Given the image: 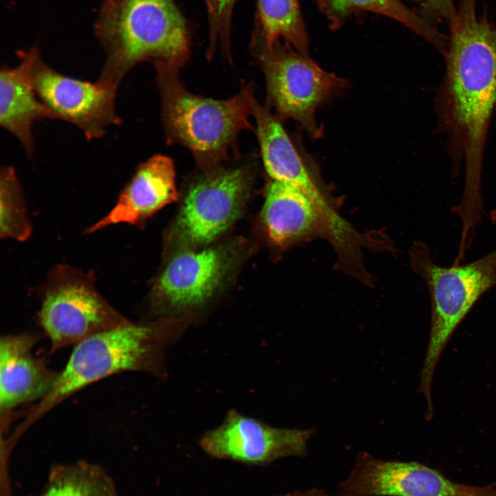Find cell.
<instances>
[{"label":"cell","instance_id":"21","mask_svg":"<svg viewBox=\"0 0 496 496\" xmlns=\"http://www.w3.org/2000/svg\"><path fill=\"white\" fill-rule=\"evenodd\" d=\"M32 225L21 183L14 168L0 170V237L23 242L30 238Z\"/></svg>","mask_w":496,"mask_h":496},{"label":"cell","instance_id":"1","mask_svg":"<svg viewBox=\"0 0 496 496\" xmlns=\"http://www.w3.org/2000/svg\"><path fill=\"white\" fill-rule=\"evenodd\" d=\"M451 19L440 115L465 165L455 210L468 218L483 214L481 183L484 148L496 108V25L479 17L475 0H460Z\"/></svg>","mask_w":496,"mask_h":496},{"label":"cell","instance_id":"7","mask_svg":"<svg viewBox=\"0 0 496 496\" xmlns=\"http://www.w3.org/2000/svg\"><path fill=\"white\" fill-rule=\"evenodd\" d=\"M251 49L265 73L269 102L279 117L292 118L313 137H320L316 112L340 92L346 81L282 41L267 44L256 28Z\"/></svg>","mask_w":496,"mask_h":496},{"label":"cell","instance_id":"2","mask_svg":"<svg viewBox=\"0 0 496 496\" xmlns=\"http://www.w3.org/2000/svg\"><path fill=\"white\" fill-rule=\"evenodd\" d=\"M94 32L105 54L98 80L116 88L141 63L178 70L189 56L188 23L175 0H105Z\"/></svg>","mask_w":496,"mask_h":496},{"label":"cell","instance_id":"20","mask_svg":"<svg viewBox=\"0 0 496 496\" xmlns=\"http://www.w3.org/2000/svg\"><path fill=\"white\" fill-rule=\"evenodd\" d=\"M35 496H118L104 468L85 461L58 464L50 471L43 488Z\"/></svg>","mask_w":496,"mask_h":496},{"label":"cell","instance_id":"16","mask_svg":"<svg viewBox=\"0 0 496 496\" xmlns=\"http://www.w3.org/2000/svg\"><path fill=\"white\" fill-rule=\"evenodd\" d=\"M40 52L37 46L21 50L18 52L20 60L17 65H4L0 72L1 125L18 139L30 159L35 152L34 123L52 118L32 81L33 65Z\"/></svg>","mask_w":496,"mask_h":496},{"label":"cell","instance_id":"3","mask_svg":"<svg viewBox=\"0 0 496 496\" xmlns=\"http://www.w3.org/2000/svg\"><path fill=\"white\" fill-rule=\"evenodd\" d=\"M188 327L181 320L134 322L92 335L74 346L48 394L17 427L23 433L54 407L85 386L125 371L163 378L167 349Z\"/></svg>","mask_w":496,"mask_h":496},{"label":"cell","instance_id":"22","mask_svg":"<svg viewBox=\"0 0 496 496\" xmlns=\"http://www.w3.org/2000/svg\"><path fill=\"white\" fill-rule=\"evenodd\" d=\"M237 1L205 0L209 28L208 59L219 45L224 55L230 60L232 15Z\"/></svg>","mask_w":496,"mask_h":496},{"label":"cell","instance_id":"5","mask_svg":"<svg viewBox=\"0 0 496 496\" xmlns=\"http://www.w3.org/2000/svg\"><path fill=\"white\" fill-rule=\"evenodd\" d=\"M415 270L426 284L431 302L428 345L420 372L419 391L427 413H433L431 384L437 363L449 338L476 302L496 286V249L464 265L442 267L428 248L419 243L412 253Z\"/></svg>","mask_w":496,"mask_h":496},{"label":"cell","instance_id":"17","mask_svg":"<svg viewBox=\"0 0 496 496\" xmlns=\"http://www.w3.org/2000/svg\"><path fill=\"white\" fill-rule=\"evenodd\" d=\"M252 115L262 162L273 180L294 185L325 201L315 175L304 163L278 118L256 101Z\"/></svg>","mask_w":496,"mask_h":496},{"label":"cell","instance_id":"14","mask_svg":"<svg viewBox=\"0 0 496 496\" xmlns=\"http://www.w3.org/2000/svg\"><path fill=\"white\" fill-rule=\"evenodd\" d=\"M327 204L294 185L272 180L262 211L269 238L276 245H287L310 236L325 220L338 234L344 228L343 221Z\"/></svg>","mask_w":496,"mask_h":496},{"label":"cell","instance_id":"25","mask_svg":"<svg viewBox=\"0 0 496 496\" xmlns=\"http://www.w3.org/2000/svg\"><path fill=\"white\" fill-rule=\"evenodd\" d=\"M489 216L491 223L496 225V206L489 212Z\"/></svg>","mask_w":496,"mask_h":496},{"label":"cell","instance_id":"15","mask_svg":"<svg viewBox=\"0 0 496 496\" xmlns=\"http://www.w3.org/2000/svg\"><path fill=\"white\" fill-rule=\"evenodd\" d=\"M37 340L29 333L2 335L0 340V413L5 422L17 407L44 398L58 377L32 354Z\"/></svg>","mask_w":496,"mask_h":496},{"label":"cell","instance_id":"12","mask_svg":"<svg viewBox=\"0 0 496 496\" xmlns=\"http://www.w3.org/2000/svg\"><path fill=\"white\" fill-rule=\"evenodd\" d=\"M233 261L231 251L225 247L176 254L153 285V310L170 313L203 304L220 285Z\"/></svg>","mask_w":496,"mask_h":496},{"label":"cell","instance_id":"10","mask_svg":"<svg viewBox=\"0 0 496 496\" xmlns=\"http://www.w3.org/2000/svg\"><path fill=\"white\" fill-rule=\"evenodd\" d=\"M315 431L274 427L232 409L220 425L201 436L198 444L212 458L265 466L285 457L305 456Z\"/></svg>","mask_w":496,"mask_h":496},{"label":"cell","instance_id":"4","mask_svg":"<svg viewBox=\"0 0 496 496\" xmlns=\"http://www.w3.org/2000/svg\"><path fill=\"white\" fill-rule=\"evenodd\" d=\"M154 68L167 143L187 148L203 172L220 166L239 133L252 129L249 117L256 101L253 85H244L229 99L214 100L189 92L178 70Z\"/></svg>","mask_w":496,"mask_h":496},{"label":"cell","instance_id":"11","mask_svg":"<svg viewBox=\"0 0 496 496\" xmlns=\"http://www.w3.org/2000/svg\"><path fill=\"white\" fill-rule=\"evenodd\" d=\"M489 489L455 483L418 462L383 460L361 452L337 493L344 496H487Z\"/></svg>","mask_w":496,"mask_h":496},{"label":"cell","instance_id":"6","mask_svg":"<svg viewBox=\"0 0 496 496\" xmlns=\"http://www.w3.org/2000/svg\"><path fill=\"white\" fill-rule=\"evenodd\" d=\"M39 295V320L51 351L131 322L101 296L93 275L68 265L50 269Z\"/></svg>","mask_w":496,"mask_h":496},{"label":"cell","instance_id":"24","mask_svg":"<svg viewBox=\"0 0 496 496\" xmlns=\"http://www.w3.org/2000/svg\"><path fill=\"white\" fill-rule=\"evenodd\" d=\"M278 496H344L338 493L335 494H330L324 490L320 488H312L306 490L295 491L282 494Z\"/></svg>","mask_w":496,"mask_h":496},{"label":"cell","instance_id":"18","mask_svg":"<svg viewBox=\"0 0 496 496\" xmlns=\"http://www.w3.org/2000/svg\"><path fill=\"white\" fill-rule=\"evenodd\" d=\"M331 30H337L351 16L369 12L400 23L433 44L443 56L448 43L442 34L410 10L401 0H314Z\"/></svg>","mask_w":496,"mask_h":496},{"label":"cell","instance_id":"23","mask_svg":"<svg viewBox=\"0 0 496 496\" xmlns=\"http://www.w3.org/2000/svg\"><path fill=\"white\" fill-rule=\"evenodd\" d=\"M426 6L449 17H451L455 10L453 6V0H428Z\"/></svg>","mask_w":496,"mask_h":496},{"label":"cell","instance_id":"26","mask_svg":"<svg viewBox=\"0 0 496 496\" xmlns=\"http://www.w3.org/2000/svg\"><path fill=\"white\" fill-rule=\"evenodd\" d=\"M488 496H496V488L493 489L490 488Z\"/></svg>","mask_w":496,"mask_h":496},{"label":"cell","instance_id":"19","mask_svg":"<svg viewBox=\"0 0 496 496\" xmlns=\"http://www.w3.org/2000/svg\"><path fill=\"white\" fill-rule=\"evenodd\" d=\"M254 28L271 45L282 41L309 55V38L297 0H257Z\"/></svg>","mask_w":496,"mask_h":496},{"label":"cell","instance_id":"13","mask_svg":"<svg viewBox=\"0 0 496 496\" xmlns=\"http://www.w3.org/2000/svg\"><path fill=\"white\" fill-rule=\"evenodd\" d=\"M177 198L172 160L165 155H154L137 166L114 207L86 228L83 234H94L118 224L142 225L152 214Z\"/></svg>","mask_w":496,"mask_h":496},{"label":"cell","instance_id":"9","mask_svg":"<svg viewBox=\"0 0 496 496\" xmlns=\"http://www.w3.org/2000/svg\"><path fill=\"white\" fill-rule=\"evenodd\" d=\"M32 81L52 118L74 125L87 140L101 138L107 127L122 123L116 110L118 88L112 85L64 75L48 65L41 52L33 65Z\"/></svg>","mask_w":496,"mask_h":496},{"label":"cell","instance_id":"8","mask_svg":"<svg viewBox=\"0 0 496 496\" xmlns=\"http://www.w3.org/2000/svg\"><path fill=\"white\" fill-rule=\"evenodd\" d=\"M251 179L245 166L204 172L187 192L174 225L177 239L189 246L214 240L240 214Z\"/></svg>","mask_w":496,"mask_h":496},{"label":"cell","instance_id":"27","mask_svg":"<svg viewBox=\"0 0 496 496\" xmlns=\"http://www.w3.org/2000/svg\"><path fill=\"white\" fill-rule=\"evenodd\" d=\"M413 1L421 2L422 3H425L426 6L428 1V0H413Z\"/></svg>","mask_w":496,"mask_h":496}]
</instances>
